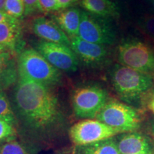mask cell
Returning <instances> with one entry per match:
<instances>
[{"mask_svg":"<svg viewBox=\"0 0 154 154\" xmlns=\"http://www.w3.org/2000/svg\"><path fill=\"white\" fill-rule=\"evenodd\" d=\"M57 1L58 4H59L60 8L64 9L71 7V6L74 5V4L77 2L79 0H57Z\"/></svg>","mask_w":154,"mask_h":154,"instance_id":"d4e9b609","label":"cell"},{"mask_svg":"<svg viewBox=\"0 0 154 154\" xmlns=\"http://www.w3.org/2000/svg\"><path fill=\"white\" fill-rule=\"evenodd\" d=\"M13 103L26 128L38 136H50L61 126L63 116L60 106L49 86L19 76Z\"/></svg>","mask_w":154,"mask_h":154,"instance_id":"6da1fadb","label":"cell"},{"mask_svg":"<svg viewBox=\"0 0 154 154\" xmlns=\"http://www.w3.org/2000/svg\"><path fill=\"white\" fill-rule=\"evenodd\" d=\"M151 97L152 99H154V90L151 92Z\"/></svg>","mask_w":154,"mask_h":154,"instance_id":"f546056e","label":"cell"},{"mask_svg":"<svg viewBox=\"0 0 154 154\" xmlns=\"http://www.w3.org/2000/svg\"><path fill=\"white\" fill-rule=\"evenodd\" d=\"M142 33L149 39L154 42V15L146 14L138 22Z\"/></svg>","mask_w":154,"mask_h":154,"instance_id":"44dd1931","label":"cell"},{"mask_svg":"<svg viewBox=\"0 0 154 154\" xmlns=\"http://www.w3.org/2000/svg\"><path fill=\"white\" fill-rule=\"evenodd\" d=\"M118 59L121 65L150 75L154 74V51L137 38L121 42L118 47Z\"/></svg>","mask_w":154,"mask_h":154,"instance_id":"5b68a950","label":"cell"},{"mask_svg":"<svg viewBox=\"0 0 154 154\" xmlns=\"http://www.w3.org/2000/svg\"><path fill=\"white\" fill-rule=\"evenodd\" d=\"M139 154H154V153H139Z\"/></svg>","mask_w":154,"mask_h":154,"instance_id":"d6a6232c","label":"cell"},{"mask_svg":"<svg viewBox=\"0 0 154 154\" xmlns=\"http://www.w3.org/2000/svg\"><path fill=\"white\" fill-rule=\"evenodd\" d=\"M17 68L19 76L26 77L47 86L58 84L61 79L60 71L32 48L19 51Z\"/></svg>","mask_w":154,"mask_h":154,"instance_id":"3957f363","label":"cell"},{"mask_svg":"<svg viewBox=\"0 0 154 154\" xmlns=\"http://www.w3.org/2000/svg\"><path fill=\"white\" fill-rule=\"evenodd\" d=\"M24 4V15L29 16L36 12H44L39 0H23Z\"/></svg>","mask_w":154,"mask_h":154,"instance_id":"603a6c76","label":"cell"},{"mask_svg":"<svg viewBox=\"0 0 154 154\" xmlns=\"http://www.w3.org/2000/svg\"><path fill=\"white\" fill-rule=\"evenodd\" d=\"M36 50L59 71L69 72L77 70L78 58L69 46L43 40L36 43Z\"/></svg>","mask_w":154,"mask_h":154,"instance_id":"9c48e42d","label":"cell"},{"mask_svg":"<svg viewBox=\"0 0 154 154\" xmlns=\"http://www.w3.org/2000/svg\"><path fill=\"white\" fill-rule=\"evenodd\" d=\"M6 0H0V11H3L2 9H5Z\"/></svg>","mask_w":154,"mask_h":154,"instance_id":"83f0119b","label":"cell"},{"mask_svg":"<svg viewBox=\"0 0 154 154\" xmlns=\"http://www.w3.org/2000/svg\"><path fill=\"white\" fill-rule=\"evenodd\" d=\"M152 5H153V10H154V0H152Z\"/></svg>","mask_w":154,"mask_h":154,"instance_id":"4dcf8cb0","label":"cell"},{"mask_svg":"<svg viewBox=\"0 0 154 154\" xmlns=\"http://www.w3.org/2000/svg\"><path fill=\"white\" fill-rule=\"evenodd\" d=\"M81 6L89 14L105 19L119 16L118 7L110 0H82Z\"/></svg>","mask_w":154,"mask_h":154,"instance_id":"2e32d148","label":"cell"},{"mask_svg":"<svg viewBox=\"0 0 154 154\" xmlns=\"http://www.w3.org/2000/svg\"><path fill=\"white\" fill-rule=\"evenodd\" d=\"M107 92L99 85H88L76 88L72 95L75 115L82 119L95 118L107 103Z\"/></svg>","mask_w":154,"mask_h":154,"instance_id":"8992f818","label":"cell"},{"mask_svg":"<svg viewBox=\"0 0 154 154\" xmlns=\"http://www.w3.org/2000/svg\"><path fill=\"white\" fill-rule=\"evenodd\" d=\"M111 80L115 91L128 103L137 101L153 84L151 75L121 64H116L113 67Z\"/></svg>","mask_w":154,"mask_h":154,"instance_id":"7a4b0ae2","label":"cell"},{"mask_svg":"<svg viewBox=\"0 0 154 154\" xmlns=\"http://www.w3.org/2000/svg\"><path fill=\"white\" fill-rule=\"evenodd\" d=\"M79 37L86 42L100 45H111L115 42L116 34L105 19L82 11Z\"/></svg>","mask_w":154,"mask_h":154,"instance_id":"ba28073f","label":"cell"},{"mask_svg":"<svg viewBox=\"0 0 154 154\" xmlns=\"http://www.w3.org/2000/svg\"><path fill=\"white\" fill-rule=\"evenodd\" d=\"M0 44L12 52L20 51L22 47V28L19 19L0 23Z\"/></svg>","mask_w":154,"mask_h":154,"instance_id":"4fadbf2b","label":"cell"},{"mask_svg":"<svg viewBox=\"0 0 154 154\" xmlns=\"http://www.w3.org/2000/svg\"><path fill=\"white\" fill-rule=\"evenodd\" d=\"M39 3L42 10L46 12L59 11L61 9L57 0H39Z\"/></svg>","mask_w":154,"mask_h":154,"instance_id":"cb8c5ba5","label":"cell"},{"mask_svg":"<svg viewBox=\"0 0 154 154\" xmlns=\"http://www.w3.org/2000/svg\"><path fill=\"white\" fill-rule=\"evenodd\" d=\"M54 21L69 37L78 36L82 11L76 8L64 9L54 14Z\"/></svg>","mask_w":154,"mask_h":154,"instance_id":"5bb4252c","label":"cell"},{"mask_svg":"<svg viewBox=\"0 0 154 154\" xmlns=\"http://www.w3.org/2000/svg\"><path fill=\"white\" fill-rule=\"evenodd\" d=\"M16 135L15 124L6 119L0 118V143L14 137Z\"/></svg>","mask_w":154,"mask_h":154,"instance_id":"7402d4cb","label":"cell"},{"mask_svg":"<svg viewBox=\"0 0 154 154\" xmlns=\"http://www.w3.org/2000/svg\"><path fill=\"white\" fill-rule=\"evenodd\" d=\"M33 32L44 41L70 47V38L54 21L44 17H36L32 24Z\"/></svg>","mask_w":154,"mask_h":154,"instance_id":"8fae6325","label":"cell"},{"mask_svg":"<svg viewBox=\"0 0 154 154\" xmlns=\"http://www.w3.org/2000/svg\"><path fill=\"white\" fill-rule=\"evenodd\" d=\"M153 153H154V143H153Z\"/></svg>","mask_w":154,"mask_h":154,"instance_id":"1f68e13d","label":"cell"},{"mask_svg":"<svg viewBox=\"0 0 154 154\" xmlns=\"http://www.w3.org/2000/svg\"><path fill=\"white\" fill-rule=\"evenodd\" d=\"M118 131L99 120L86 119L76 123L69 129V138L75 146H86L112 138Z\"/></svg>","mask_w":154,"mask_h":154,"instance_id":"52a82bcc","label":"cell"},{"mask_svg":"<svg viewBox=\"0 0 154 154\" xmlns=\"http://www.w3.org/2000/svg\"><path fill=\"white\" fill-rule=\"evenodd\" d=\"M74 154H121L113 138L86 146H75Z\"/></svg>","mask_w":154,"mask_h":154,"instance_id":"e0dca14e","label":"cell"},{"mask_svg":"<svg viewBox=\"0 0 154 154\" xmlns=\"http://www.w3.org/2000/svg\"><path fill=\"white\" fill-rule=\"evenodd\" d=\"M96 118L119 133L133 132L140 126V119L136 109L116 101H107Z\"/></svg>","mask_w":154,"mask_h":154,"instance_id":"277c9868","label":"cell"},{"mask_svg":"<svg viewBox=\"0 0 154 154\" xmlns=\"http://www.w3.org/2000/svg\"><path fill=\"white\" fill-rule=\"evenodd\" d=\"M149 108L151 111L154 113V99H151L149 103Z\"/></svg>","mask_w":154,"mask_h":154,"instance_id":"484cf974","label":"cell"},{"mask_svg":"<svg viewBox=\"0 0 154 154\" xmlns=\"http://www.w3.org/2000/svg\"><path fill=\"white\" fill-rule=\"evenodd\" d=\"M24 10L23 0H6L4 11L9 16L19 19L24 15Z\"/></svg>","mask_w":154,"mask_h":154,"instance_id":"ffe728a7","label":"cell"},{"mask_svg":"<svg viewBox=\"0 0 154 154\" xmlns=\"http://www.w3.org/2000/svg\"><path fill=\"white\" fill-rule=\"evenodd\" d=\"M151 131L152 134L154 135V121L151 123Z\"/></svg>","mask_w":154,"mask_h":154,"instance_id":"f1b7e54d","label":"cell"},{"mask_svg":"<svg viewBox=\"0 0 154 154\" xmlns=\"http://www.w3.org/2000/svg\"><path fill=\"white\" fill-rule=\"evenodd\" d=\"M7 50H9V49L6 47V46L2 45V44H0V54L4 52V51H7Z\"/></svg>","mask_w":154,"mask_h":154,"instance_id":"4316f807","label":"cell"},{"mask_svg":"<svg viewBox=\"0 0 154 154\" xmlns=\"http://www.w3.org/2000/svg\"><path fill=\"white\" fill-rule=\"evenodd\" d=\"M0 154H29L24 146L14 137L0 143Z\"/></svg>","mask_w":154,"mask_h":154,"instance_id":"ac0fdd59","label":"cell"},{"mask_svg":"<svg viewBox=\"0 0 154 154\" xmlns=\"http://www.w3.org/2000/svg\"><path fill=\"white\" fill-rule=\"evenodd\" d=\"M14 54L10 50L0 54V90L10 87L17 82L18 68Z\"/></svg>","mask_w":154,"mask_h":154,"instance_id":"9a60e30c","label":"cell"},{"mask_svg":"<svg viewBox=\"0 0 154 154\" xmlns=\"http://www.w3.org/2000/svg\"><path fill=\"white\" fill-rule=\"evenodd\" d=\"M121 154L153 153V146L149 138L137 132H130L119 136L116 140Z\"/></svg>","mask_w":154,"mask_h":154,"instance_id":"7c38bea8","label":"cell"},{"mask_svg":"<svg viewBox=\"0 0 154 154\" xmlns=\"http://www.w3.org/2000/svg\"><path fill=\"white\" fill-rule=\"evenodd\" d=\"M0 118L16 124V116L10 103L3 90H0Z\"/></svg>","mask_w":154,"mask_h":154,"instance_id":"d6986e66","label":"cell"},{"mask_svg":"<svg viewBox=\"0 0 154 154\" xmlns=\"http://www.w3.org/2000/svg\"><path fill=\"white\" fill-rule=\"evenodd\" d=\"M70 47L83 62L91 66H99L107 60L108 51L105 46L83 40L79 36L70 38Z\"/></svg>","mask_w":154,"mask_h":154,"instance_id":"30bf717a","label":"cell"}]
</instances>
